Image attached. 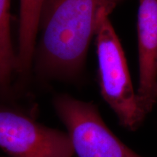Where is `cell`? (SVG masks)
Listing matches in <instances>:
<instances>
[{
	"label": "cell",
	"mask_w": 157,
	"mask_h": 157,
	"mask_svg": "<svg viewBox=\"0 0 157 157\" xmlns=\"http://www.w3.org/2000/svg\"><path fill=\"white\" fill-rule=\"evenodd\" d=\"M124 0H44L41 55L49 70L72 74L83 65L102 11L112 13Z\"/></svg>",
	"instance_id": "obj_1"
},
{
	"label": "cell",
	"mask_w": 157,
	"mask_h": 157,
	"mask_svg": "<svg viewBox=\"0 0 157 157\" xmlns=\"http://www.w3.org/2000/svg\"><path fill=\"white\" fill-rule=\"evenodd\" d=\"M111 13L101 12L95 36L98 84L102 98L114 112L120 126L135 132L148 115L141 109L133 87L122 45L110 21Z\"/></svg>",
	"instance_id": "obj_2"
},
{
	"label": "cell",
	"mask_w": 157,
	"mask_h": 157,
	"mask_svg": "<svg viewBox=\"0 0 157 157\" xmlns=\"http://www.w3.org/2000/svg\"><path fill=\"white\" fill-rule=\"evenodd\" d=\"M53 105L70 136L72 157H145L109 129L93 103L61 95L55 98Z\"/></svg>",
	"instance_id": "obj_3"
},
{
	"label": "cell",
	"mask_w": 157,
	"mask_h": 157,
	"mask_svg": "<svg viewBox=\"0 0 157 157\" xmlns=\"http://www.w3.org/2000/svg\"><path fill=\"white\" fill-rule=\"evenodd\" d=\"M0 148L10 157H72L74 152L67 132L7 109H0Z\"/></svg>",
	"instance_id": "obj_4"
},
{
	"label": "cell",
	"mask_w": 157,
	"mask_h": 157,
	"mask_svg": "<svg viewBox=\"0 0 157 157\" xmlns=\"http://www.w3.org/2000/svg\"><path fill=\"white\" fill-rule=\"evenodd\" d=\"M138 87L141 109L148 115L157 103V0H139L137 17Z\"/></svg>",
	"instance_id": "obj_5"
},
{
	"label": "cell",
	"mask_w": 157,
	"mask_h": 157,
	"mask_svg": "<svg viewBox=\"0 0 157 157\" xmlns=\"http://www.w3.org/2000/svg\"><path fill=\"white\" fill-rule=\"evenodd\" d=\"M44 0H20L18 50L16 69L25 72L30 68Z\"/></svg>",
	"instance_id": "obj_6"
},
{
	"label": "cell",
	"mask_w": 157,
	"mask_h": 157,
	"mask_svg": "<svg viewBox=\"0 0 157 157\" xmlns=\"http://www.w3.org/2000/svg\"><path fill=\"white\" fill-rule=\"evenodd\" d=\"M10 0H0V87L8 85L16 68V55L13 48L10 20Z\"/></svg>",
	"instance_id": "obj_7"
}]
</instances>
